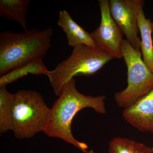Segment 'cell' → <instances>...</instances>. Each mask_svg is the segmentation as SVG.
<instances>
[{
	"mask_svg": "<svg viewBox=\"0 0 153 153\" xmlns=\"http://www.w3.org/2000/svg\"><path fill=\"white\" fill-rule=\"evenodd\" d=\"M59 98L51 108L50 116L44 133L48 137L57 138L75 146L85 153L87 145L76 139L71 132V125L74 117L81 110L89 108L102 114L106 112L105 96H92L80 93L73 78L63 86Z\"/></svg>",
	"mask_w": 153,
	"mask_h": 153,
	"instance_id": "obj_1",
	"label": "cell"
},
{
	"mask_svg": "<svg viewBox=\"0 0 153 153\" xmlns=\"http://www.w3.org/2000/svg\"><path fill=\"white\" fill-rule=\"evenodd\" d=\"M53 29H31L23 33L6 31L0 34V76L27 64L37 57L43 58L51 47Z\"/></svg>",
	"mask_w": 153,
	"mask_h": 153,
	"instance_id": "obj_2",
	"label": "cell"
},
{
	"mask_svg": "<svg viewBox=\"0 0 153 153\" xmlns=\"http://www.w3.org/2000/svg\"><path fill=\"white\" fill-rule=\"evenodd\" d=\"M114 57L98 47L80 45L73 48L71 55L45 75L56 95L59 96L63 86L75 76H90L99 71Z\"/></svg>",
	"mask_w": 153,
	"mask_h": 153,
	"instance_id": "obj_3",
	"label": "cell"
},
{
	"mask_svg": "<svg viewBox=\"0 0 153 153\" xmlns=\"http://www.w3.org/2000/svg\"><path fill=\"white\" fill-rule=\"evenodd\" d=\"M50 112L51 108L37 91L22 90L14 94L12 131L14 135L24 139L44 132Z\"/></svg>",
	"mask_w": 153,
	"mask_h": 153,
	"instance_id": "obj_4",
	"label": "cell"
},
{
	"mask_svg": "<svg viewBox=\"0 0 153 153\" xmlns=\"http://www.w3.org/2000/svg\"><path fill=\"white\" fill-rule=\"evenodd\" d=\"M121 51L127 68L128 85L116 93L114 99L117 105L125 109L152 90L153 73L142 58L141 52L134 49L126 39H124Z\"/></svg>",
	"mask_w": 153,
	"mask_h": 153,
	"instance_id": "obj_5",
	"label": "cell"
},
{
	"mask_svg": "<svg viewBox=\"0 0 153 153\" xmlns=\"http://www.w3.org/2000/svg\"><path fill=\"white\" fill-rule=\"evenodd\" d=\"M108 2L111 15L126 40L134 49L141 51L138 16L144 2L143 0H110Z\"/></svg>",
	"mask_w": 153,
	"mask_h": 153,
	"instance_id": "obj_6",
	"label": "cell"
},
{
	"mask_svg": "<svg viewBox=\"0 0 153 153\" xmlns=\"http://www.w3.org/2000/svg\"><path fill=\"white\" fill-rule=\"evenodd\" d=\"M101 12V21L98 28L90 33L93 41L99 48L108 52L114 58H122V47L123 33L110 12L107 0L98 1Z\"/></svg>",
	"mask_w": 153,
	"mask_h": 153,
	"instance_id": "obj_7",
	"label": "cell"
},
{
	"mask_svg": "<svg viewBox=\"0 0 153 153\" xmlns=\"http://www.w3.org/2000/svg\"><path fill=\"white\" fill-rule=\"evenodd\" d=\"M123 115L127 122L140 131L153 132V89L125 108Z\"/></svg>",
	"mask_w": 153,
	"mask_h": 153,
	"instance_id": "obj_8",
	"label": "cell"
},
{
	"mask_svg": "<svg viewBox=\"0 0 153 153\" xmlns=\"http://www.w3.org/2000/svg\"><path fill=\"white\" fill-rule=\"evenodd\" d=\"M57 25L66 34L70 47L74 48L78 45H85L97 47L90 34L74 22L67 11L63 10L59 12Z\"/></svg>",
	"mask_w": 153,
	"mask_h": 153,
	"instance_id": "obj_9",
	"label": "cell"
},
{
	"mask_svg": "<svg viewBox=\"0 0 153 153\" xmlns=\"http://www.w3.org/2000/svg\"><path fill=\"white\" fill-rule=\"evenodd\" d=\"M139 29L141 34L140 49L143 60L153 73V44L152 34V25L150 19L145 16L143 8L140 9L138 16Z\"/></svg>",
	"mask_w": 153,
	"mask_h": 153,
	"instance_id": "obj_10",
	"label": "cell"
},
{
	"mask_svg": "<svg viewBox=\"0 0 153 153\" xmlns=\"http://www.w3.org/2000/svg\"><path fill=\"white\" fill-rule=\"evenodd\" d=\"M30 0H1L0 16L19 23L27 31L26 16Z\"/></svg>",
	"mask_w": 153,
	"mask_h": 153,
	"instance_id": "obj_11",
	"label": "cell"
},
{
	"mask_svg": "<svg viewBox=\"0 0 153 153\" xmlns=\"http://www.w3.org/2000/svg\"><path fill=\"white\" fill-rule=\"evenodd\" d=\"M48 71L43 58L37 57L22 66L15 68L0 77V87L6 86L27 74H46Z\"/></svg>",
	"mask_w": 153,
	"mask_h": 153,
	"instance_id": "obj_12",
	"label": "cell"
},
{
	"mask_svg": "<svg viewBox=\"0 0 153 153\" xmlns=\"http://www.w3.org/2000/svg\"><path fill=\"white\" fill-rule=\"evenodd\" d=\"M6 86L0 87V131L5 133L13 129L14 94L10 93Z\"/></svg>",
	"mask_w": 153,
	"mask_h": 153,
	"instance_id": "obj_13",
	"label": "cell"
},
{
	"mask_svg": "<svg viewBox=\"0 0 153 153\" xmlns=\"http://www.w3.org/2000/svg\"><path fill=\"white\" fill-rule=\"evenodd\" d=\"M108 153H152V149L142 143L126 138L113 139Z\"/></svg>",
	"mask_w": 153,
	"mask_h": 153,
	"instance_id": "obj_14",
	"label": "cell"
},
{
	"mask_svg": "<svg viewBox=\"0 0 153 153\" xmlns=\"http://www.w3.org/2000/svg\"><path fill=\"white\" fill-rule=\"evenodd\" d=\"M152 33H153V22H152Z\"/></svg>",
	"mask_w": 153,
	"mask_h": 153,
	"instance_id": "obj_15",
	"label": "cell"
},
{
	"mask_svg": "<svg viewBox=\"0 0 153 153\" xmlns=\"http://www.w3.org/2000/svg\"><path fill=\"white\" fill-rule=\"evenodd\" d=\"M151 149H152V153H153V146L151 148Z\"/></svg>",
	"mask_w": 153,
	"mask_h": 153,
	"instance_id": "obj_16",
	"label": "cell"
}]
</instances>
